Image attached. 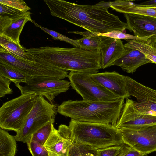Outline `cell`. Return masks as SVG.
Instances as JSON below:
<instances>
[{
    "label": "cell",
    "instance_id": "obj_37",
    "mask_svg": "<svg viewBox=\"0 0 156 156\" xmlns=\"http://www.w3.org/2000/svg\"></svg>",
    "mask_w": 156,
    "mask_h": 156
},
{
    "label": "cell",
    "instance_id": "obj_11",
    "mask_svg": "<svg viewBox=\"0 0 156 156\" xmlns=\"http://www.w3.org/2000/svg\"><path fill=\"white\" fill-rule=\"evenodd\" d=\"M126 89L129 97L136 98V108L140 112L156 115V90L126 76Z\"/></svg>",
    "mask_w": 156,
    "mask_h": 156
},
{
    "label": "cell",
    "instance_id": "obj_9",
    "mask_svg": "<svg viewBox=\"0 0 156 156\" xmlns=\"http://www.w3.org/2000/svg\"><path fill=\"white\" fill-rule=\"evenodd\" d=\"M120 129L124 144L142 156L156 151V124Z\"/></svg>",
    "mask_w": 156,
    "mask_h": 156
},
{
    "label": "cell",
    "instance_id": "obj_13",
    "mask_svg": "<svg viewBox=\"0 0 156 156\" xmlns=\"http://www.w3.org/2000/svg\"><path fill=\"white\" fill-rule=\"evenodd\" d=\"M128 30L139 37H150L147 43L156 45V18L133 14H124Z\"/></svg>",
    "mask_w": 156,
    "mask_h": 156
},
{
    "label": "cell",
    "instance_id": "obj_27",
    "mask_svg": "<svg viewBox=\"0 0 156 156\" xmlns=\"http://www.w3.org/2000/svg\"><path fill=\"white\" fill-rule=\"evenodd\" d=\"M98 35L115 39L121 40L124 39L126 41L129 40H137L146 42L150 38V37H139L119 30H114L106 33L99 34Z\"/></svg>",
    "mask_w": 156,
    "mask_h": 156
},
{
    "label": "cell",
    "instance_id": "obj_35",
    "mask_svg": "<svg viewBox=\"0 0 156 156\" xmlns=\"http://www.w3.org/2000/svg\"><path fill=\"white\" fill-rule=\"evenodd\" d=\"M12 22V18L0 16V34H2L10 26Z\"/></svg>",
    "mask_w": 156,
    "mask_h": 156
},
{
    "label": "cell",
    "instance_id": "obj_18",
    "mask_svg": "<svg viewBox=\"0 0 156 156\" xmlns=\"http://www.w3.org/2000/svg\"><path fill=\"white\" fill-rule=\"evenodd\" d=\"M110 8L120 13L133 14L156 18V8L144 6L129 0H117L109 2Z\"/></svg>",
    "mask_w": 156,
    "mask_h": 156
},
{
    "label": "cell",
    "instance_id": "obj_19",
    "mask_svg": "<svg viewBox=\"0 0 156 156\" xmlns=\"http://www.w3.org/2000/svg\"><path fill=\"white\" fill-rule=\"evenodd\" d=\"M0 53H7L26 61L36 62L26 51V49L20 44L2 34H0Z\"/></svg>",
    "mask_w": 156,
    "mask_h": 156
},
{
    "label": "cell",
    "instance_id": "obj_4",
    "mask_svg": "<svg viewBox=\"0 0 156 156\" xmlns=\"http://www.w3.org/2000/svg\"><path fill=\"white\" fill-rule=\"evenodd\" d=\"M73 142L97 149L125 144L121 129L110 124L71 119L68 126Z\"/></svg>",
    "mask_w": 156,
    "mask_h": 156
},
{
    "label": "cell",
    "instance_id": "obj_23",
    "mask_svg": "<svg viewBox=\"0 0 156 156\" xmlns=\"http://www.w3.org/2000/svg\"><path fill=\"white\" fill-rule=\"evenodd\" d=\"M127 41L128 42L124 44L126 49H134L139 51L151 63L156 64V44L137 40H129Z\"/></svg>",
    "mask_w": 156,
    "mask_h": 156
},
{
    "label": "cell",
    "instance_id": "obj_29",
    "mask_svg": "<svg viewBox=\"0 0 156 156\" xmlns=\"http://www.w3.org/2000/svg\"><path fill=\"white\" fill-rule=\"evenodd\" d=\"M27 144L32 156H49L44 145L31 140L28 141Z\"/></svg>",
    "mask_w": 156,
    "mask_h": 156
},
{
    "label": "cell",
    "instance_id": "obj_8",
    "mask_svg": "<svg viewBox=\"0 0 156 156\" xmlns=\"http://www.w3.org/2000/svg\"><path fill=\"white\" fill-rule=\"evenodd\" d=\"M89 73L70 71L67 76L70 86L86 101H110L120 98L93 80Z\"/></svg>",
    "mask_w": 156,
    "mask_h": 156
},
{
    "label": "cell",
    "instance_id": "obj_30",
    "mask_svg": "<svg viewBox=\"0 0 156 156\" xmlns=\"http://www.w3.org/2000/svg\"><path fill=\"white\" fill-rule=\"evenodd\" d=\"M0 3L24 12L31 9L22 0H0Z\"/></svg>",
    "mask_w": 156,
    "mask_h": 156
},
{
    "label": "cell",
    "instance_id": "obj_3",
    "mask_svg": "<svg viewBox=\"0 0 156 156\" xmlns=\"http://www.w3.org/2000/svg\"><path fill=\"white\" fill-rule=\"evenodd\" d=\"M124 99L121 98L110 101L69 100L58 105L57 112L76 121L115 126L124 103Z\"/></svg>",
    "mask_w": 156,
    "mask_h": 156
},
{
    "label": "cell",
    "instance_id": "obj_28",
    "mask_svg": "<svg viewBox=\"0 0 156 156\" xmlns=\"http://www.w3.org/2000/svg\"><path fill=\"white\" fill-rule=\"evenodd\" d=\"M31 22L35 26L39 28L51 36L54 39L59 40L66 42L72 44L75 47H80L77 40L70 39L58 32L45 28L37 24L34 20H32Z\"/></svg>",
    "mask_w": 156,
    "mask_h": 156
},
{
    "label": "cell",
    "instance_id": "obj_6",
    "mask_svg": "<svg viewBox=\"0 0 156 156\" xmlns=\"http://www.w3.org/2000/svg\"><path fill=\"white\" fill-rule=\"evenodd\" d=\"M58 105L48 101L42 96H37L20 130L14 136L16 141L27 143L32 134L39 129L50 122L54 123Z\"/></svg>",
    "mask_w": 156,
    "mask_h": 156
},
{
    "label": "cell",
    "instance_id": "obj_7",
    "mask_svg": "<svg viewBox=\"0 0 156 156\" xmlns=\"http://www.w3.org/2000/svg\"><path fill=\"white\" fill-rule=\"evenodd\" d=\"M0 58L25 75L32 78H51L63 79L69 72L51 64L41 62L23 60L5 53H0Z\"/></svg>",
    "mask_w": 156,
    "mask_h": 156
},
{
    "label": "cell",
    "instance_id": "obj_5",
    "mask_svg": "<svg viewBox=\"0 0 156 156\" xmlns=\"http://www.w3.org/2000/svg\"><path fill=\"white\" fill-rule=\"evenodd\" d=\"M37 96L34 93H25L4 103L0 108V128L19 132Z\"/></svg>",
    "mask_w": 156,
    "mask_h": 156
},
{
    "label": "cell",
    "instance_id": "obj_22",
    "mask_svg": "<svg viewBox=\"0 0 156 156\" xmlns=\"http://www.w3.org/2000/svg\"><path fill=\"white\" fill-rule=\"evenodd\" d=\"M0 75L7 78L15 86L20 83H27L32 78L27 76L0 58Z\"/></svg>",
    "mask_w": 156,
    "mask_h": 156
},
{
    "label": "cell",
    "instance_id": "obj_32",
    "mask_svg": "<svg viewBox=\"0 0 156 156\" xmlns=\"http://www.w3.org/2000/svg\"><path fill=\"white\" fill-rule=\"evenodd\" d=\"M124 144L115 145L98 149V156H116Z\"/></svg>",
    "mask_w": 156,
    "mask_h": 156
},
{
    "label": "cell",
    "instance_id": "obj_21",
    "mask_svg": "<svg viewBox=\"0 0 156 156\" xmlns=\"http://www.w3.org/2000/svg\"><path fill=\"white\" fill-rule=\"evenodd\" d=\"M82 35L83 37L77 40L80 47L90 51L100 50L103 44L105 36L98 35L88 31L85 32L70 31Z\"/></svg>",
    "mask_w": 156,
    "mask_h": 156
},
{
    "label": "cell",
    "instance_id": "obj_14",
    "mask_svg": "<svg viewBox=\"0 0 156 156\" xmlns=\"http://www.w3.org/2000/svg\"><path fill=\"white\" fill-rule=\"evenodd\" d=\"M94 82L120 98L129 97L126 89V78L116 71L89 73Z\"/></svg>",
    "mask_w": 156,
    "mask_h": 156
},
{
    "label": "cell",
    "instance_id": "obj_17",
    "mask_svg": "<svg viewBox=\"0 0 156 156\" xmlns=\"http://www.w3.org/2000/svg\"><path fill=\"white\" fill-rule=\"evenodd\" d=\"M126 51L114 65L120 66L128 73H133L141 66L151 63L145 56L139 51L134 49H126Z\"/></svg>",
    "mask_w": 156,
    "mask_h": 156
},
{
    "label": "cell",
    "instance_id": "obj_25",
    "mask_svg": "<svg viewBox=\"0 0 156 156\" xmlns=\"http://www.w3.org/2000/svg\"><path fill=\"white\" fill-rule=\"evenodd\" d=\"M54 127L53 123L52 122H48L34 133L30 140L44 145L50 135Z\"/></svg>",
    "mask_w": 156,
    "mask_h": 156
},
{
    "label": "cell",
    "instance_id": "obj_33",
    "mask_svg": "<svg viewBox=\"0 0 156 156\" xmlns=\"http://www.w3.org/2000/svg\"><path fill=\"white\" fill-rule=\"evenodd\" d=\"M12 81L9 79L0 75V98L12 94V90L10 87Z\"/></svg>",
    "mask_w": 156,
    "mask_h": 156
},
{
    "label": "cell",
    "instance_id": "obj_12",
    "mask_svg": "<svg viewBox=\"0 0 156 156\" xmlns=\"http://www.w3.org/2000/svg\"><path fill=\"white\" fill-rule=\"evenodd\" d=\"M156 124V115L142 113L136 108L134 101L126 98L115 126L120 129H131Z\"/></svg>",
    "mask_w": 156,
    "mask_h": 156
},
{
    "label": "cell",
    "instance_id": "obj_1",
    "mask_svg": "<svg viewBox=\"0 0 156 156\" xmlns=\"http://www.w3.org/2000/svg\"><path fill=\"white\" fill-rule=\"evenodd\" d=\"M51 14L93 33L98 34L114 30L123 32L126 23L110 13L109 2L101 1L94 5H81L63 0H44Z\"/></svg>",
    "mask_w": 156,
    "mask_h": 156
},
{
    "label": "cell",
    "instance_id": "obj_31",
    "mask_svg": "<svg viewBox=\"0 0 156 156\" xmlns=\"http://www.w3.org/2000/svg\"><path fill=\"white\" fill-rule=\"evenodd\" d=\"M27 12L20 11L0 3V16L7 17L12 18L24 14Z\"/></svg>",
    "mask_w": 156,
    "mask_h": 156
},
{
    "label": "cell",
    "instance_id": "obj_16",
    "mask_svg": "<svg viewBox=\"0 0 156 156\" xmlns=\"http://www.w3.org/2000/svg\"><path fill=\"white\" fill-rule=\"evenodd\" d=\"M74 143L72 140L62 136L54 127L44 146L49 156H69Z\"/></svg>",
    "mask_w": 156,
    "mask_h": 156
},
{
    "label": "cell",
    "instance_id": "obj_15",
    "mask_svg": "<svg viewBox=\"0 0 156 156\" xmlns=\"http://www.w3.org/2000/svg\"><path fill=\"white\" fill-rule=\"evenodd\" d=\"M126 50L121 40L105 37L103 44L100 50L101 69L114 65L124 54Z\"/></svg>",
    "mask_w": 156,
    "mask_h": 156
},
{
    "label": "cell",
    "instance_id": "obj_36",
    "mask_svg": "<svg viewBox=\"0 0 156 156\" xmlns=\"http://www.w3.org/2000/svg\"><path fill=\"white\" fill-rule=\"evenodd\" d=\"M140 4L146 6L156 8V0L146 1Z\"/></svg>",
    "mask_w": 156,
    "mask_h": 156
},
{
    "label": "cell",
    "instance_id": "obj_10",
    "mask_svg": "<svg viewBox=\"0 0 156 156\" xmlns=\"http://www.w3.org/2000/svg\"><path fill=\"white\" fill-rule=\"evenodd\" d=\"M21 94L35 93L37 96H42L51 103H54L56 96L66 92L70 86L69 81L51 78H33L24 86H16Z\"/></svg>",
    "mask_w": 156,
    "mask_h": 156
},
{
    "label": "cell",
    "instance_id": "obj_24",
    "mask_svg": "<svg viewBox=\"0 0 156 156\" xmlns=\"http://www.w3.org/2000/svg\"><path fill=\"white\" fill-rule=\"evenodd\" d=\"M16 140L14 136L0 129V156H15Z\"/></svg>",
    "mask_w": 156,
    "mask_h": 156
},
{
    "label": "cell",
    "instance_id": "obj_2",
    "mask_svg": "<svg viewBox=\"0 0 156 156\" xmlns=\"http://www.w3.org/2000/svg\"><path fill=\"white\" fill-rule=\"evenodd\" d=\"M26 51L36 61L47 63L67 71L91 73L101 69L100 50L47 46L26 49Z\"/></svg>",
    "mask_w": 156,
    "mask_h": 156
},
{
    "label": "cell",
    "instance_id": "obj_26",
    "mask_svg": "<svg viewBox=\"0 0 156 156\" xmlns=\"http://www.w3.org/2000/svg\"><path fill=\"white\" fill-rule=\"evenodd\" d=\"M97 150L89 146L74 143L69 156H98Z\"/></svg>",
    "mask_w": 156,
    "mask_h": 156
},
{
    "label": "cell",
    "instance_id": "obj_20",
    "mask_svg": "<svg viewBox=\"0 0 156 156\" xmlns=\"http://www.w3.org/2000/svg\"><path fill=\"white\" fill-rule=\"evenodd\" d=\"M31 13L29 11L25 13L12 18V22L10 26L2 34L13 41L20 44V36L24 26L28 21L31 22Z\"/></svg>",
    "mask_w": 156,
    "mask_h": 156
},
{
    "label": "cell",
    "instance_id": "obj_34",
    "mask_svg": "<svg viewBox=\"0 0 156 156\" xmlns=\"http://www.w3.org/2000/svg\"><path fill=\"white\" fill-rule=\"evenodd\" d=\"M116 156H143L129 146L124 144Z\"/></svg>",
    "mask_w": 156,
    "mask_h": 156
}]
</instances>
